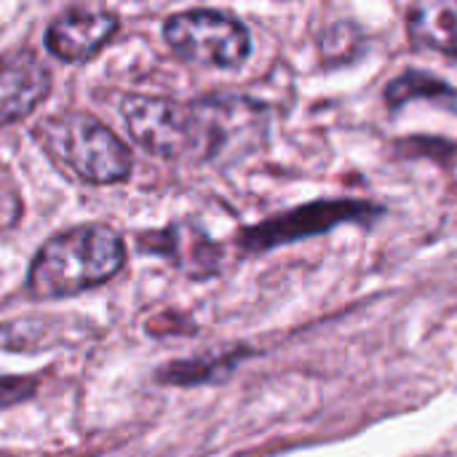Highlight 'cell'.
I'll list each match as a JSON object with an SVG mask.
<instances>
[{"label": "cell", "instance_id": "4", "mask_svg": "<svg viewBox=\"0 0 457 457\" xmlns=\"http://www.w3.org/2000/svg\"><path fill=\"white\" fill-rule=\"evenodd\" d=\"M163 37L169 48L198 67L233 70L252 54V35L246 24L225 11L193 8L166 19Z\"/></svg>", "mask_w": 457, "mask_h": 457}, {"label": "cell", "instance_id": "3", "mask_svg": "<svg viewBox=\"0 0 457 457\" xmlns=\"http://www.w3.org/2000/svg\"><path fill=\"white\" fill-rule=\"evenodd\" d=\"M32 137L48 158L88 185H115L134 166L129 145L102 120L80 110L43 118L32 129Z\"/></svg>", "mask_w": 457, "mask_h": 457}, {"label": "cell", "instance_id": "13", "mask_svg": "<svg viewBox=\"0 0 457 457\" xmlns=\"http://www.w3.org/2000/svg\"><path fill=\"white\" fill-rule=\"evenodd\" d=\"M0 457H8V455H0Z\"/></svg>", "mask_w": 457, "mask_h": 457}, {"label": "cell", "instance_id": "11", "mask_svg": "<svg viewBox=\"0 0 457 457\" xmlns=\"http://www.w3.org/2000/svg\"><path fill=\"white\" fill-rule=\"evenodd\" d=\"M35 391H37V383L32 378H0V410H8L13 404L32 399Z\"/></svg>", "mask_w": 457, "mask_h": 457}, {"label": "cell", "instance_id": "9", "mask_svg": "<svg viewBox=\"0 0 457 457\" xmlns=\"http://www.w3.org/2000/svg\"><path fill=\"white\" fill-rule=\"evenodd\" d=\"M410 35L418 46L457 56V3H420L410 11Z\"/></svg>", "mask_w": 457, "mask_h": 457}, {"label": "cell", "instance_id": "10", "mask_svg": "<svg viewBox=\"0 0 457 457\" xmlns=\"http://www.w3.org/2000/svg\"><path fill=\"white\" fill-rule=\"evenodd\" d=\"M426 94H431V96H442V94L453 96V88H450L445 80L434 78V75L407 72V75H402L399 80H394V83L388 86L386 99H388L391 104H404V102H410L412 96H426Z\"/></svg>", "mask_w": 457, "mask_h": 457}, {"label": "cell", "instance_id": "7", "mask_svg": "<svg viewBox=\"0 0 457 457\" xmlns=\"http://www.w3.org/2000/svg\"><path fill=\"white\" fill-rule=\"evenodd\" d=\"M51 94V72L32 48L0 56V126L27 118Z\"/></svg>", "mask_w": 457, "mask_h": 457}, {"label": "cell", "instance_id": "1", "mask_svg": "<svg viewBox=\"0 0 457 457\" xmlns=\"http://www.w3.org/2000/svg\"><path fill=\"white\" fill-rule=\"evenodd\" d=\"M126 265L123 238L107 225H78L51 236L35 254L27 292L35 300L72 297L110 281Z\"/></svg>", "mask_w": 457, "mask_h": 457}, {"label": "cell", "instance_id": "6", "mask_svg": "<svg viewBox=\"0 0 457 457\" xmlns=\"http://www.w3.org/2000/svg\"><path fill=\"white\" fill-rule=\"evenodd\" d=\"M118 32V16L104 8H67L46 29V48L70 64L99 54Z\"/></svg>", "mask_w": 457, "mask_h": 457}, {"label": "cell", "instance_id": "5", "mask_svg": "<svg viewBox=\"0 0 457 457\" xmlns=\"http://www.w3.org/2000/svg\"><path fill=\"white\" fill-rule=\"evenodd\" d=\"M120 115L131 139L150 155L163 161H185V102L129 94Z\"/></svg>", "mask_w": 457, "mask_h": 457}, {"label": "cell", "instance_id": "8", "mask_svg": "<svg viewBox=\"0 0 457 457\" xmlns=\"http://www.w3.org/2000/svg\"><path fill=\"white\" fill-rule=\"evenodd\" d=\"M370 206L367 204H356V201H321V204H311L303 206L287 217L262 222L260 228L249 230L244 244L252 249H270L276 244H287V241H297L303 236L311 233H324L327 228H335L340 222L348 220H367L370 217Z\"/></svg>", "mask_w": 457, "mask_h": 457}, {"label": "cell", "instance_id": "12", "mask_svg": "<svg viewBox=\"0 0 457 457\" xmlns=\"http://www.w3.org/2000/svg\"><path fill=\"white\" fill-rule=\"evenodd\" d=\"M21 217V198L5 177H0V233L16 225Z\"/></svg>", "mask_w": 457, "mask_h": 457}, {"label": "cell", "instance_id": "2", "mask_svg": "<svg viewBox=\"0 0 457 457\" xmlns=\"http://www.w3.org/2000/svg\"><path fill=\"white\" fill-rule=\"evenodd\" d=\"M268 137L265 104L241 94L185 102V161L236 163Z\"/></svg>", "mask_w": 457, "mask_h": 457}]
</instances>
